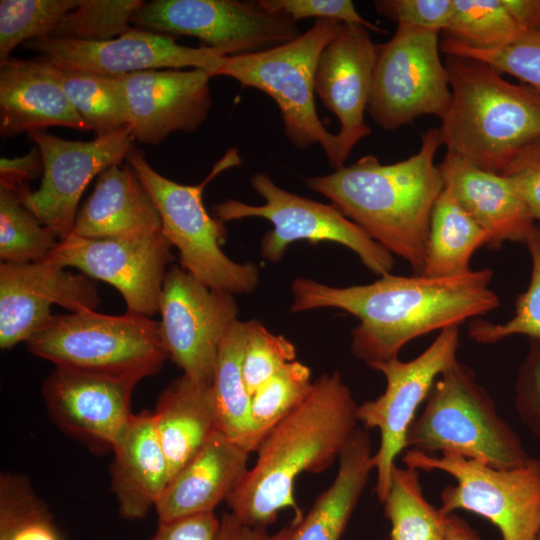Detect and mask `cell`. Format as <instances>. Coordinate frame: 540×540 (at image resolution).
Returning <instances> with one entry per match:
<instances>
[{"mask_svg": "<svg viewBox=\"0 0 540 540\" xmlns=\"http://www.w3.org/2000/svg\"><path fill=\"white\" fill-rule=\"evenodd\" d=\"M489 268L446 278L387 274L376 281L333 287L309 278L292 283L293 313L336 308L359 319L353 355L369 367L398 358L413 339L479 318L500 305Z\"/></svg>", "mask_w": 540, "mask_h": 540, "instance_id": "1", "label": "cell"}, {"mask_svg": "<svg viewBox=\"0 0 540 540\" xmlns=\"http://www.w3.org/2000/svg\"><path fill=\"white\" fill-rule=\"evenodd\" d=\"M357 423V405L340 373L321 375L261 442L254 466L226 500L230 513L243 524L266 528L291 508L293 520L300 521L296 479L304 472H322L338 459Z\"/></svg>", "mask_w": 540, "mask_h": 540, "instance_id": "2", "label": "cell"}, {"mask_svg": "<svg viewBox=\"0 0 540 540\" xmlns=\"http://www.w3.org/2000/svg\"><path fill=\"white\" fill-rule=\"evenodd\" d=\"M441 145L440 128H432L422 136L420 149L405 160L382 164L365 155L328 175L306 178L305 184L420 275L431 214L444 190L435 164Z\"/></svg>", "mask_w": 540, "mask_h": 540, "instance_id": "3", "label": "cell"}, {"mask_svg": "<svg viewBox=\"0 0 540 540\" xmlns=\"http://www.w3.org/2000/svg\"><path fill=\"white\" fill-rule=\"evenodd\" d=\"M444 65L451 102L441 118L442 144L447 153L500 174L517 152L540 139V94L481 61L447 56Z\"/></svg>", "mask_w": 540, "mask_h": 540, "instance_id": "4", "label": "cell"}, {"mask_svg": "<svg viewBox=\"0 0 540 540\" xmlns=\"http://www.w3.org/2000/svg\"><path fill=\"white\" fill-rule=\"evenodd\" d=\"M125 161L152 198L161 218V231L178 250L180 266L212 289L232 295L252 293L259 282L256 265L240 264L225 255L220 247L227 235L224 222L212 218L203 203L208 183L243 163L238 148L227 150L197 185L179 184L162 176L134 145Z\"/></svg>", "mask_w": 540, "mask_h": 540, "instance_id": "5", "label": "cell"}, {"mask_svg": "<svg viewBox=\"0 0 540 540\" xmlns=\"http://www.w3.org/2000/svg\"><path fill=\"white\" fill-rule=\"evenodd\" d=\"M407 448L455 454L498 469L515 468L530 459L473 370L459 361L435 380L409 429Z\"/></svg>", "mask_w": 540, "mask_h": 540, "instance_id": "6", "label": "cell"}, {"mask_svg": "<svg viewBox=\"0 0 540 540\" xmlns=\"http://www.w3.org/2000/svg\"><path fill=\"white\" fill-rule=\"evenodd\" d=\"M26 343L33 355L56 367L135 385L169 358L159 322L128 312L53 315Z\"/></svg>", "mask_w": 540, "mask_h": 540, "instance_id": "7", "label": "cell"}, {"mask_svg": "<svg viewBox=\"0 0 540 540\" xmlns=\"http://www.w3.org/2000/svg\"><path fill=\"white\" fill-rule=\"evenodd\" d=\"M342 23L316 19L292 41L225 58L215 76H227L242 87L258 89L277 104L287 139L298 149L320 144L331 167H342L336 134L327 130L315 106V73L321 52Z\"/></svg>", "mask_w": 540, "mask_h": 540, "instance_id": "8", "label": "cell"}, {"mask_svg": "<svg viewBox=\"0 0 540 540\" xmlns=\"http://www.w3.org/2000/svg\"><path fill=\"white\" fill-rule=\"evenodd\" d=\"M406 467L438 470L455 479L441 493L440 509L447 515L465 510L493 523L502 540H535L540 530V461L498 469L455 454L433 456L405 451Z\"/></svg>", "mask_w": 540, "mask_h": 540, "instance_id": "9", "label": "cell"}, {"mask_svg": "<svg viewBox=\"0 0 540 540\" xmlns=\"http://www.w3.org/2000/svg\"><path fill=\"white\" fill-rule=\"evenodd\" d=\"M440 32L398 23L392 38L378 45L367 110L381 129L393 131L424 115L441 119L447 112L451 88Z\"/></svg>", "mask_w": 540, "mask_h": 540, "instance_id": "10", "label": "cell"}, {"mask_svg": "<svg viewBox=\"0 0 540 540\" xmlns=\"http://www.w3.org/2000/svg\"><path fill=\"white\" fill-rule=\"evenodd\" d=\"M253 189L265 199L263 205H250L227 200L214 207L218 218L225 221L258 217L270 221L273 229L262 238L261 256L279 262L288 246L298 240L311 244L322 241L338 243L355 252L374 274H390L395 259L357 224L348 219L333 204H324L286 191L265 173L251 178Z\"/></svg>", "mask_w": 540, "mask_h": 540, "instance_id": "11", "label": "cell"}, {"mask_svg": "<svg viewBox=\"0 0 540 540\" xmlns=\"http://www.w3.org/2000/svg\"><path fill=\"white\" fill-rule=\"evenodd\" d=\"M131 23L156 33L195 37L225 57L267 50L302 34L297 22L266 10L258 0H153L143 4Z\"/></svg>", "mask_w": 540, "mask_h": 540, "instance_id": "12", "label": "cell"}, {"mask_svg": "<svg viewBox=\"0 0 540 540\" xmlns=\"http://www.w3.org/2000/svg\"><path fill=\"white\" fill-rule=\"evenodd\" d=\"M459 333L458 326L445 328L417 357L409 361L395 358L378 365L375 370L386 379L385 391L357 406L358 422L380 433L373 465L375 491L381 503L389 491L395 459L407 448L408 432L418 407L440 374L458 361Z\"/></svg>", "mask_w": 540, "mask_h": 540, "instance_id": "13", "label": "cell"}, {"mask_svg": "<svg viewBox=\"0 0 540 540\" xmlns=\"http://www.w3.org/2000/svg\"><path fill=\"white\" fill-rule=\"evenodd\" d=\"M159 313L160 334L169 358L186 378L211 386L221 340L238 319L233 295L212 289L173 265L164 278Z\"/></svg>", "mask_w": 540, "mask_h": 540, "instance_id": "14", "label": "cell"}, {"mask_svg": "<svg viewBox=\"0 0 540 540\" xmlns=\"http://www.w3.org/2000/svg\"><path fill=\"white\" fill-rule=\"evenodd\" d=\"M172 247L162 231L124 238L70 234L59 239L45 259L112 285L122 295L128 313L152 317L159 312L167 267L175 259Z\"/></svg>", "mask_w": 540, "mask_h": 540, "instance_id": "15", "label": "cell"}, {"mask_svg": "<svg viewBox=\"0 0 540 540\" xmlns=\"http://www.w3.org/2000/svg\"><path fill=\"white\" fill-rule=\"evenodd\" d=\"M28 136L40 150L43 174L39 189L22 203L59 239L64 238L72 233L88 184L105 169L120 165L134 138L128 126L90 141L66 140L44 130Z\"/></svg>", "mask_w": 540, "mask_h": 540, "instance_id": "16", "label": "cell"}, {"mask_svg": "<svg viewBox=\"0 0 540 540\" xmlns=\"http://www.w3.org/2000/svg\"><path fill=\"white\" fill-rule=\"evenodd\" d=\"M24 46L58 68L103 76L190 67L215 77L226 58L211 48L180 45L169 35L138 27L107 41L43 37L27 41Z\"/></svg>", "mask_w": 540, "mask_h": 540, "instance_id": "17", "label": "cell"}, {"mask_svg": "<svg viewBox=\"0 0 540 540\" xmlns=\"http://www.w3.org/2000/svg\"><path fill=\"white\" fill-rule=\"evenodd\" d=\"M46 259L0 263V348L27 342L52 319V305L71 313L94 311L101 298L91 278Z\"/></svg>", "mask_w": 540, "mask_h": 540, "instance_id": "18", "label": "cell"}, {"mask_svg": "<svg viewBox=\"0 0 540 540\" xmlns=\"http://www.w3.org/2000/svg\"><path fill=\"white\" fill-rule=\"evenodd\" d=\"M124 88L128 124L134 140L158 145L170 134L192 133L205 121L212 105L203 69L146 70L119 76Z\"/></svg>", "mask_w": 540, "mask_h": 540, "instance_id": "19", "label": "cell"}, {"mask_svg": "<svg viewBox=\"0 0 540 540\" xmlns=\"http://www.w3.org/2000/svg\"><path fill=\"white\" fill-rule=\"evenodd\" d=\"M377 50L378 44L366 27L342 23L318 60L315 93L339 120L336 135L342 166L355 145L372 132L364 114L371 97Z\"/></svg>", "mask_w": 540, "mask_h": 540, "instance_id": "20", "label": "cell"}, {"mask_svg": "<svg viewBox=\"0 0 540 540\" xmlns=\"http://www.w3.org/2000/svg\"><path fill=\"white\" fill-rule=\"evenodd\" d=\"M135 384L56 367L44 379L42 396L52 420L86 443L113 449L132 413Z\"/></svg>", "mask_w": 540, "mask_h": 540, "instance_id": "21", "label": "cell"}, {"mask_svg": "<svg viewBox=\"0 0 540 540\" xmlns=\"http://www.w3.org/2000/svg\"><path fill=\"white\" fill-rule=\"evenodd\" d=\"M64 126L88 131L60 85L54 65L42 56L0 61V135Z\"/></svg>", "mask_w": 540, "mask_h": 540, "instance_id": "22", "label": "cell"}, {"mask_svg": "<svg viewBox=\"0 0 540 540\" xmlns=\"http://www.w3.org/2000/svg\"><path fill=\"white\" fill-rule=\"evenodd\" d=\"M438 166L444 188L484 230L488 248L498 249L505 242L525 244L535 220L506 176L450 153Z\"/></svg>", "mask_w": 540, "mask_h": 540, "instance_id": "23", "label": "cell"}, {"mask_svg": "<svg viewBox=\"0 0 540 540\" xmlns=\"http://www.w3.org/2000/svg\"><path fill=\"white\" fill-rule=\"evenodd\" d=\"M248 457L217 429L167 484L154 507L159 522L214 512L245 476Z\"/></svg>", "mask_w": 540, "mask_h": 540, "instance_id": "24", "label": "cell"}, {"mask_svg": "<svg viewBox=\"0 0 540 540\" xmlns=\"http://www.w3.org/2000/svg\"><path fill=\"white\" fill-rule=\"evenodd\" d=\"M161 229V218L152 198L126 163L100 173L92 194L77 213L71 234L124 238L151 235Z\"/></svg>", "mask_w": 540, "mask_h": 540, "instance_id": "25", "label": "cell"}, {"mask_svg": "<svg viewBox=\"0 0 540 540\" xmlns=\"http://www.w3.org/2000/svg\"><path fill=\"white\" fill-rule=\"evenodd\" d=\"M112 450L111 483L119 513L127 520L140 519L155 507L170 480L153 414H133Z\"/></svg>", "mask_w": 540, "mask_h": 540, "instance_id": "26", "label": "cell"}, {"mask_svg": "<svg viewBox=\"0 0 540 540\" xmlns=\"http://www.w3.org/2000/svg\"><path fill=\"white\" fill-rule=\"evenodd\" d=\"M152 414L171 480L218 429L211 386L183 375L161 393Z\"/></svg>", "mask_w": 540, "mask_h": 540, "instance_id": "27", "label": "cell"}, {"mask_svg": "<svg viewBox=\"0 0 540 540\" xmlns=\"http://www.w3.org/2000/svg\"><path fill=\"white\" fill-rule=\"evenodd\" d=\"M337 475L310 511L295 522L292 540H340L374 470L369 434L357 428L338 457Z\"/></svg>", "mask_w": 540, "mask_h": 540, "instance_id": "28", "label": "cell"}, {"mask_svg": "<svg viewBox=\"0 0 540 540\" xmlns=\"http://www.w3.org/2000/svg\"><path fill=\"white\" fill-rule=\"evenodd\" d=\"M486 245L484 230L444 188L431 214L421 275H463L472 270L470 261L476 250Z\"/></svg>", "mask_w": 540, "mask_h": 540, "instance_id": "29", "label": "cell"}, {"mask_svg": "<svg viewBox=\"0 0 540 540\" xmlns=\"http://www.w3.org/2000/svg\"><path fill=\"white\" fill-rule=\"evenodd\" d=\"M246 338L247 322L237 319L227 328L219 346L211 395L218 429L248 452L251 395L242 369Z\"/></svg>", "mask_w": 540, "mask_h": 540, "instance_id": "30", "label": "cell"}, {"mask_svg": "<svg viewBox=\"0 0 540 540\" xmlns=\"http://www.w3.org/2000/svg\"><path fill=\"white\" fill-rule=\"evenodd\" d=\"M382 504L391 525L390 540H445L449 515L426 500L419 470L395 465Z\"/></svg>", "mask_w": 540, "mask_h": 540, "instance_id": "31", "label": "cell"}, {"mask_svg": "<svg viewBox=\"0 0 540 540\" xmlns=\"http://www.w3.org/2000/svg\"><path fill=\"white\" fill-rule=\"evenodd\" d=\"M54 68L68 100L88 130L103 136L127 126V102L119 76Z\"/></svg>", "mask_w": 540, "mask_h": 540, "instance_id": "32", "label": "cell"}, {"mask_svg": "<svg viewBox=\"0 0 540 540\" xmlns=\"http://www.w3.org/2000/svg\"><path fill=\"white\" fill-rule=\"evenodd\" d=\"M312 386L310 368L294 360L251 395L249 453L257 451L267 434L306 398Z\"/></svg>", "mask_w": 540, "mask_h": 540, "instance_id": "33", "label": "cell"}, {"mask_svg": "<svg viewBox=\"0 0 540 540\" xmlns=\"http://www.w3.org/2000/svg\"><path fill=\"white\" fill-rule=\"evenodd\" d=\"M59 238L13 193L0 188V259L23 264L44 260Z\"/></svg>", "mask_w": 540, "mask_h": 540, "instance_id": "34", "label": "cell"}, {"mask_svg": "<svg viewBox=\"0 0 540 540\" xmlns=\"http://www.w3.org/2000/svg\"><path fill=\"white\" fill-rule=\"evenodd\" d=\"M453 4L452 18L443 34L468 46L501 47L523 31L503 0H453Z\"/></svg>", "mask_w": 540, "mask_h": 540, "instance_id": "35", "label": "cell"}, {"mask_svg": "<svg viewBox=\"0 0 540 540\" xmlns=\"http://www.w3.org/2000/svg\"><path fill=\"white\" fill-rule=\"evenodd\" d=\"M0 540H60L44 503L20 475L0 479Z\"/></svg>", "mask_w": 540, "mask_h": 540, "instance_id": "36", "label": "cell"}, {"mask_svg": "<svg viewBox=\"0 0 540 540\" xmlns=\"http://www.w3.org/2000/svg\"><path fill=\"white\" fill-rule=\"evenodd\" d=\"M142 0H78L50 36L79 41H107L127 32Z\"/></svg>", "mask_w": 540, "mask_h": 540, "instance_id": "37", "label": "cell"}, {"mask_svg": "<svg viewBox=\"0 0 540 540\" xmlns=\"http://www.w3.org/2000/svg\"><path fill=\"white\" fill-rule=\"evenodd\" d=\"M78 0H1L0 61L21 43L48 37Z\"/></svg>", "mask_w": 540, "mask_h": 540, "instance_id": "38", "label": "cell"}, {"mask_svg": "<svg viewBox=\"0 0 540 540\" xmlns=\"http://www.w3.org/2000/svg\"><path fill=\"white\" fill-rule=\"evenodd\" d=\"M531 260V279L527 289L518 295L515 314L504 323L476 318L469 325V336L480 344H493L510 336L523 335L540 343V225H535L525 242Z\"/></svg>", "mask_w": 540, "mask_h": 540, "instance_id": "39", "label": "cell"}, {"mask_svg": "<svg viewBox=\"0 0 540 540\" xmlns=\"http://www.w3.org/2000/svg\"><path fill=\"white\" fill-rule=\"evenodd\" d=\"M440 50L447 56L471 58L492 66L499 73L520 79L540 94V32L523 30L513 41L497 48L468 46L445 34Z\"/></svg>", "mask_w": 540, "mask_h": 540, "instance_id": "40", "label": "cell"}, {"mask_svg": "<svg viewBox=\"0 0 540 540\" xmlns=\"http://www.w3.org/2000/svg\"><path fill=\"white\" fill-rule=\"evenodd\" d=\"M295 358L296 348L291 341L271 333L257 320L247 321L242 369L250 395Z\"/></svg>", "mask_w": 540, "mask_h": 540, "instance_id": "41", "label": "cell"}, {"mask_svg": "<svg viewBox=\"0 0 540 540\" xmlns=\"http://www.w3.org/2000/svg\"><path fill=\"white\" fill-rule=\"evenodd\" d=\"M268 11L281 13L298 22L306 18L331 19L345 24H358L377 33H386L363 18L350 0H258Z\"/></svg>", "mask_w": 540, "mask_h": 540, "instance_id": "42", "label": "cell"}, {"mask_svg": "<svg viewBox=\"0 0 540 540\" xmlns=\"http://www.w3.org/2000/svg\"><path fill=\"white\" fill-rule=\"evenodd\" d=\"M376 12L398 23L445 31L453 14V0H376Z\"/></svg>", "mask_w": 540, "mask_h": 540, "instance_id": "43", "label": "cell"}, {"mask_svg": "<svg viewBox=\"0 0 540 540\" xmlns=\"http://www.w3.org/2000/svg\"><path fill=\"white\" fill-rule=\"evenodd\" d=\"M500 174L511 181L533 219L540 221V139L517 152Z\"/></svg>", "mask_w": 540, "mask_h": 540, "instance_id": "44", "label": "cell"}, {"mask_svg": "<svg viewBox=\"0 0 540 540\" xmlns=\"http://www.w3.org/2000/svg\"><path fill=\"white\" fill-rule=\"evenodd\" d=\"M515 408L533 434L540 437V343L532 342L519 367L515 384Z\"/></svg>", "mask_w": 540, "mask_h": 540, "instance_id": "45", "label": "cell"}, {"mask_svg": "<svg viewBox=\"0 0 540 540\" xmlns=\"http://www.w3.org/2000/svg\"><path fill=\"white\" fill-rule=\"evenodd\" d=\"M43 174V161L39 148L27 154L0 159V188L16 195L21 202L32 192L28 182Z\"/></svg>", "mask_w": 540, "mask_h": 540, "instance_id": "46", "label": "cell"}, {"mask_svg": "<svg viewBox=\"0 0 540 540\" xmlns=\"http://www.w3.org/2000/svg\"><path fill=\"white\" fill-rule=\"evenodd\" d=\"M220 519L214 512L159 522L151 540H217Z\"/></svg>", "mask_w": 540, "mask_h": 540, "instance_id": "47", "label": "cell"}, {"mask_svg": "<svg viewBox=\"0 0 540 540\" xmlns=\"http://www.w3.org/2000/svg\"><path fill=\"white\" fill-rule=\"evenodd\" d=\"M295 523L284 526L274 533L265 527H254L243 524L231 513H224L220 519L217 540H292Z\"/></svg>", "mask_w": 540, "mask_h": 540, "instance_id": "48", "label": "cell"}, {"mask_svg": "<svg viewBox=\"0 0 540 540\" xmlns=\"http://www.w3.org/2000/svg\"><path fill=\"white\" fill-rule=\"evenodd\" d=\"M521 29L540 32V0H503Z\"/></svg>", "mask_w": 540, "mask_h": 540, "instance_id": "49", "label": "cell"}, {"mask_svg": "<svg viewBox=\"0 0 540 540\" xmlns=\"http://www.w3.org/2000/svg\"><path fill=\"white\" fill-rule=\"evenodd\" d=\"M445 540H480V538L463 519L449 514Z\"/></svg>", "mask_w": 540, "mask_h": 540, "instance_id": "50", "label": "cell"}, {"mask_svg": "<svg viewBox=\"0 0 540 540\" xmlns=\"http://www.w3.org/2000/svg\"><path fill=\"white\" fill-rule=\"evenodd\" d=\"M535 540H540V530H539V532H538V534H537Z\"/></svg>", "mask_w": 540, "mask_h": 540, "instance_id": "51", "label": "cell"}]
</instances>
